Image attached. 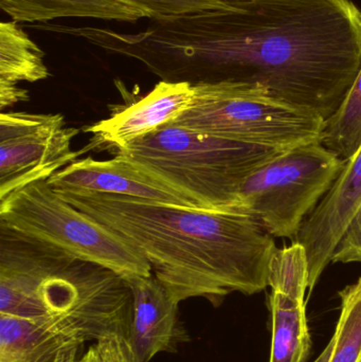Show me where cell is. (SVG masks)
<instances>
[{"instance_id":"obj_1","label":"cell","mask_w":361,"mask_h":362,"mask_svg":"<svg viewBox=\"0 0 361 362\" xmlns=\"http://www.w3.org/2000/svg\"><path fill=\"white\" fill-rule=\"evenodd\" d=\"M226 6L143 31L70 27L167 82L258 85L328 120L361 68V10L352 0H225Z\"/></svg>"},{"instance_id":"obj_2","label":"cell","mask_w":361,"mask_h":362,"mask_svg":"<svg viewBox=\"0 0 361 362\" xmlns=\"http://www.w3.org/2000/svg\"><path fill=\"white\" fill-rule=\"evenodd\" d=\"M57 193L138 249L176 303L201 298L216 308L231 293L252 296L268 287L269 264L278 248L246 213L110 194Z\"/></svg>"},{"instance_id":"obj_3","label":"cell","mask_w":361,"mask_h":362,"mask_svg":"<svg viewBox=\"0 0 361 362\" xmlns=\"http://www.w3.org/2000/svg\"><path fill=\"white\" fill-rule=\"evenodd\" d=\"M131 308L116 272L0 225V315L42 319L83 344L127 338Z\"/></svg>"},{"instance_id":"obj_4","label":"cell","mask_w":361,"mask_h":362,"mask_svg":"<svg viewBox=\"0 0 361 362\" xmlns=\"http://www.w3.org/2000/svg\"><path fill=\"white\" fill-rule=\"evenodd\" d=\"M282 152L216 139L167 123L114 154L178 189L199 208L242 212L244 182Z\"/></svg>"},{"instance_id":"obj_5","label":"cell","mask_w":361,"mask_h":362,"mask_svg":"<svg viewBox=\"0 0 361 362\" xmlns=\"http://www.w3.org/2000/svg\"><path fill=\"white\" fill-rule=\"evenodd\" d=\"M195 97L172 124L216 139L290 150L321 139L319 115L273 98L258 85L237 82L193 85Z\"/></svg>"},{"instance_id":"obj_6","label":"cell","mask_w":361,"mask_h":362,"mask_svg":"<svg viewBox=\"0 0 361 362\" xmlns=\"http://www.w3.org/2000/svg\"><path fill=\"white\" fill-rule=\"evenodd\" d=\"M0 225L124 279L153 274L146 257L123 236L64 199L47 180L0 199Z\"/></svg>"},{"instance_id":"obj_7","label":"cell","mask_w":361,"mask_h":362,"mask_svg":"<svg viewBox=\"0 0 361 362\" xmlns=\"http://www.w3.org/2000/svg\"><path fill=\"white\" fill-rule=\"evenodd\" d=\"M345 165L320 140L283 151L244 182L242 212L273 238L295 240Z\"/></svg>"},{"instance_id":"obj_8","label":"cell","mask_w":361,"mask_h":362,"mask_svg":"<svg viewBox=\"0 0 361 362\" xmlns=\"http://www.w3.org/2000/svg\"><path fill=\"white\" fill-rule=\"evenodd\" d=\"M80 131L66 127L61 114L1 112L0 115V199L76 160L72 151Z\"/></svg>"},{"instance_id":"obj_9","label":"cell","mask_w":361,"mask_h":362,"mask_svg":"<svg viewBox=\"0 0 361 362\" xmlns=\"http://www.w3.org/2000/svg\"><path fill=\"white\" fill-rule=\"evenodd\" d=\"M47 181L57 192L110 194L169 206L201 209L178 189L120 156L108 160L87 157L72 161Z\"/></svg>"},{"instance_id":"obj_10","label":"cell","mask_w":361,"mask_h":362,"mask_svg":"<svg viewBox=\"0 0 361 362\" xmlns=\"http://www.w3.org/2000/svg\"><path fill=\"white\" fill-rule=\"evenodd\" d=\"M195 88L187 82L160 81L148 95L117 108L108 118L85 127L91 135V148H110L112 152L173 122L188 110Z\"/></svg>"},{"instance_id":"obj_11","label":"cell","mask_w":361,"mask_h":362,"mask_svg":"<svg viewBox=\"0 0 361 362\" xmlns=\"http://www.w3.org/2000/svg\"><path fill=\"white\" fill-rule=\"evenodd\" d=\"M361 204V148L345 163L339 177L309 215L295 242L307 250L309 291L332 263L333 253L348 223Z\"/></svg>"},{"instance_id":"obj_12","label":"cell","mask_w":361,"mask_h":362,"mask_svg":"<svg viewBox=\"0 0 361 362\" xmlns=\"http://www.w3.org/2000/svg\"><path fill=\"white\" fill-rule=\"evenodd\" d=\"M125 280L133 297L127 341L135 362H150L160 353H177L191 339L179 318V304L153 274Z\"/></svg>"},{"instance_id":"obj_13","label":"cell","mask_w":361,"mask_h":362,"mask_svg":"<svg viewBox=\"0 0 361 362\" xmlns=\"http://www.w3.org/2000/svg\"><path fill=\"white\" fill-rule=\"evenodd\" d=\"M16 21L0 23V108L29 101L21 82L36 83L50 76L45 52Z\"/></svg>"},{"instance_id":"obj_14","label":"cell","mask_w":361,"mask_h":362,"mask_svg":"<svg viewBox=\"0 0 361 362\" xmlns=\"http://www.w3.org/2000/svg\"><path fill=\"white\" fill-rule=\"evenodd\" d=\"M82 346L42 319L0 315V362H59Z\"/></svg>"},{"instance_id":"obj_15","label":"cell","mask_w":361,"mask_h":362,"mask_svg":"<svg viewBox=\"0 0 361 362\" xmlns=\"http://www.w3.org/2000/svg\"><path fill=\"white\" fill-rule=\"evenodd\" d=\"M16 23H48L59 18H93L136 23L143 13L116 0H0Z\"/></svg>"},{"instance_id":"obj_16","label":"cell","mask_w":361,"mask_h":362,"mask_svg":"<svg viewBox=\"0 0 361 362\" xmlns=\"http://www.w3.org/2000/svg\"><path fill=\"white\" fill-rule=\"evenodd\" d=\"M269 308L273 318L269 362H307L312 341L305 300L271 291Z\"/></svg>"},{"instance_id":"obj_17","label":"cell","mask_w":361,"mask_h":362,"mask_svg":"<svg viewBox=\"0 0 361 362\" xmlns=\"http://www.w3.org/2000/svg\"><path fill=\"white\" fill-rule=\"evenodd\" d=\"M321 144L345 163L361 148V68L343 104L326 121Z\"/></svg>"},{"instance_id":"obj_18","label":"cell","mask_w":361,"mask_h":362,"mask_svg":"<svg viewBox=\"0 0 361 362\" xmlns=\"http://www.w3.org/2000/svg\"><path fill=\"white\" fill-rule=\"evenodd\" d=\"M341 315L329 362H361V278L339 291Z\"/></svg>"},{"instance_id":"obj_19","label":"cell","mask_w":361,"mask_h":362,"mask_svg":"<svg viewBox=\"0 0 361 362\" xmlns=\"http://www.w3.org/2000/svg\"><path fill=\"white\" fill-rule=\"evenodd\" d=\"M268 287L273 291L305 300L309 289V259L302 244L277 249L269 264Z\"/></svg>"},{"instance_id":"obj_20","label":"cell","mask_w":361,"mask_h":362,"mask_svg":"<svg viewBox=\"0 0 361 362\" xmlns=\"http://www.w3.org/2000/svg\"><path fill=\"white\" fill-rule=\"evenodd\" d=\"M143 13L152 21H165L226 6L225 0H116Z\"/></svg>"},{"instance_id":"obj_21","label":"cell","mask_w":361,"mask_h":362,"mask_svg":"<svg viewBox=\"0 0 361 362\" xmlns=\"http://www.w3.org/2000/svg\"><path fill=\"white\" fill-rule=\"evenodd\" d=\"M333 263H361V204L341 235L332 257Z\"/></svg>"},{"instance_id":"obj_22","label":"cell","mask_w":361,"mask_h":362,"mask_svg":"<svg viewBox=\"0 0 361 362\" xmlns=\"http://www.w3.org/2000/svg\"><path fill=\"white\" fill-rule=\"evenodd\" d=\"M103 362H135L126 337L122 335L108 336L95 342Z\"/></svg>"},{"instance_id":"obj_23","label":"cell","mask_w":361,"mask_h":362,"mask_svg":"<svg viewBox=\"0 0 361 362\" xmlns=\"http://www.w3.org/2000/svg\"><path fill=\"white\" fill-rule=\"evenodd\" d=\"M76 362H103V361H102L101 355H100L99 349H97V344H95L90 348H88L86 353Z\"/></svg>"},{"instance_id":"obj_24","label":"cell","mask_w":361,"mask_h":362,"mask_svg":"<svg viewBox=\"0 0 361 362\" xmlns=\"http://www.w3.org/2000/svg\"><path fill=\"white\" fill-rule=\"evenodd\" d=\"M333 346H334V341H333V339H331L328 346L324 349V352H322L321 354L319 355V357L314 362H329L331 354H332Z\"/></svg>"},{"instance_id":"obj_25","label":"cell","mask_w":361,"mask_h":362,"mask_svg":"<svg viewBox=\"0 0 361 362\" xmlns=\"http://www.w3.org/2000/svg\"><path fill=\"white\" fill-rule=\"evenodd\" d=\"M76 355H78V352H76V351H73V352L67 353L65 356H63V358H61V361L59 362H76Z\"/></svg>"}]
</instances>
